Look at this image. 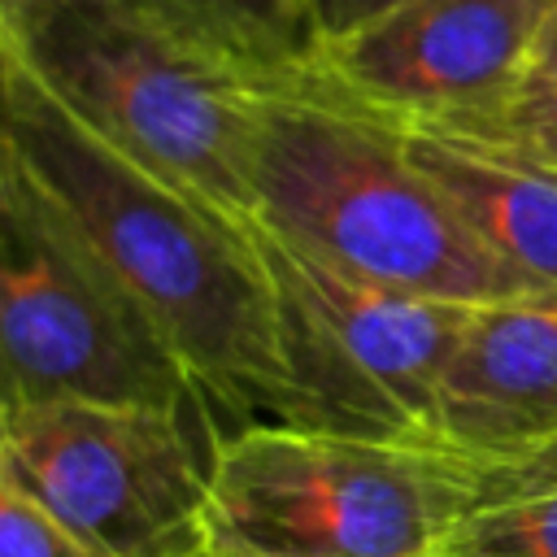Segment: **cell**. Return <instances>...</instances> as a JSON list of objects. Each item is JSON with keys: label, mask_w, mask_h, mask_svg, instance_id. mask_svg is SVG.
<instances>
[{"label": "cell", "mask_w": 557, "mask_h": 557, "mask_svg": "<svg viewBox=\"0 0 557 557\" xmlns=\"http://www.w3.org/2000/svg\"><path fill=\"white\" fill-rule=\"evenodd\" d=\"M9 139L174 352L213 444L252 426H305L274 296L244 222L209 213L117 157L17 61L9 65Z\"/></svg>", "instance_id": "1"}, {"label": "cell", "mask_w": 557, "mask_h": 557, "mask_svg": "<svg viewBox=\"0 0 557 557\" xmlns=\"http://www.w3.org/2000/svg\"><path fill=\"white\" fill-rule=\"evenodd\" d=\"M248 183L261 222L374 283L457 305L535 292L470 235L396 126L313 70L252 87Z\"/></svg>", "instance_id": "2"}, {"label": "cell", "mask_w": 557, "mask_h": 557, "mask_svg": "<svg viewBox=\"0 0 557 557\" xmlns=\"http://www.w3.org/2000/svg\"><path fill=\"white\" fill-rule=\"evenodd\" d=\"M0 26L83 131L209 213L252 218L257 83L122 0H13Z\"/></svg>", "instance_id": "3"}, {"label": "cell", "mask_w": 557, "mask_h": 557, "mask_svg": "<svg viewBox=\"0 0 557 557\" xmlns=\"http://www.w3.org/2000/svg\"><path fill=\"white\" fill-rule=\"evenodd\" d=\"M109 400L200 418L196 392L91 235L0 139V409ZM209 431V426H205Z\"/></svg>", "instance_id": "4"}, {"label": "cell", "mask_w": 557, "mask_h": 557, "mask_svg": "<svg viewBox=\"0 0 557 557\" xmlns=\"http://www.w3.org/2000/svg\"><path fill=\"white\" fill-rule=\"evenodd\" d=\"M466 453L318 426L213 444L209 548L239 557H431Z\"/></svg>", "instance_id": "5"}, {"label": "cell", "mask_w": 557, "mask_h": 557, "mask_svg": "<svg viewBox=\"0 0 557 557\" xmlns=\"http://www.w3.org/2000/svg\"><path fill=\"white\" fill-rule=\"evenodd\" d=\"M265 270L305 426L366 440H435V400L474 305L400 292L244 222Z\"/></svg>", "instance_id": "6"}, {"label": "cell", "mask_w": 557, "mask_h": 557, "mask_svg": "<svg viewBox=\"0 0 557 557\" xmlns=\"http://www.w3.org/2000/svg\"><path fill=\"white\" fill-rule=\"evenodd\" d=\"M0 466L87 557L209 553L205 422L109 400L0 409Z\"/></svg>", "instance_id": "7"}, {"label": "cell", "mask_w": 557, "mask_h": 557, "mask_svg": "<svg viewBox=\"0 0 557 557\" xmlns=\"http://www.w3.org/2000/svg\"><path fill=\"white\" fill-rule=\"evenodd\" d=\"M548 9L553 0H400L326 39L309 70L387 122H487L522 87Z\"/></svg>", "instance_id": "8"}, {"label": "cell", "mask_w": 557, "mask_h": 557, "mask_svg": "<svg viewBox=\"0 0 557 557\" xmlns=\"http://www.w3.org/2000/svg\"><path fill=\"white\" fill-rule=\"evenodd\" d=\"M435 440L470 457L557 440V292L470 309L440 383Z\"/></svg>", "instance_id": "9"}, {"label": "cell", "mask_w": 557, "mask_h": 557, "mask_svg": "<svg viewBox=\"0 0 557 557\" xmlns=\"http://www.w3.org/2000/svg\"><path fill=\"white\" fill-rule=\"evenodd\" d=\"M392 126L470 235L522 283L557 292V170L479 126Z\"/></svg>", "instance_id": "10"}, {"label": "cell", "mask_w": 557, "mask_h": 557, "mask_svg": "<svg viewBox=\"0 0 557 557\" xmlns=\"http://www.w3.org/2000/svg\"><path fill=\"white\" fill-rule=\"evenodd\" d=\"M431 557H557V440L461 461V487Z\"/></svg>", "instance_id": "11"}, {"label": "cell", "mask_w": 557, "mask_h": 557, "mask_svg": "<svg viewBox=\"0 0 557 557\" xmlns=\"http://www.w3.org/2000/svg\"><path fill=\"white\" fill-rule=\"evenodd\" d=\"M213 52L248 83L305 74L322 52L318 0H122Z\"/></svg>", "instance_id": "12"}, {"label": "cell", "mask_w": 557, "mask_h": 557, "mask_svg": "<svg viewBox=\"0 0 557 557\" xmlns=\"http://www.w3.org/2000/svg\"><path fill=\"white\" fill-rule=\"evenodd\" d=\"M479 131H492L509 144H518L522 152H531L535 161L557 170V78H535L527 74L522 87L509 96V104L487 117V122H466Z\"/></svg>", "instance_id": "13"}, {"label": "cell", "mask_w": 557, "mask_h": 557, "mask_svg": "<svg viewBox=\"0 0 557 557\" xmlns=\"http://www.w3.org/2000/svg\"><path fill=\"white\" fill-rule=\"evenodd\" d=\"M0 557H87L0 466Z\"/></svg>", "instance_id": "14"}, {"label": "cell", "mask_w": 557, "mask_h": 557, "mask_svg": "<svg viewBox=\"0 0 557 557\" xmlns=\"http://www.w3.org/2000/svg\"><path fill=\"white\" fill-rule=\"evenodd\" d=\"M400 0H318V26H322V44L339 39L366 22H374L379 13L396 9Z\"/></svg>", "instance_id": "15"}, {"label": "cell", "mask_w": 557, "mask_h": 557, "mask_svg": "<svg viewBox=\"0 0 557 557\" xmlns=\"http://www.w3.org/2000/svg\"><path fill=\"white\" fill-rule=\"evenodd\" d=\"M535 78H557V0L540 26V39H535V57H531V70Z\"/></svg>", "instance_id": "16"}, {"label": "cell", "mask_w": 557, "mask_h": 557, "mask_svg": "<svg viewBox=\"0 0 557 557\" xmlns=\"http://www.w3.org/2000/svg\"><path fill=\"white\" fill-rule=\"evenodd\" d=\"M9 39H4V26H0V139L9 135Z\"/></svg>", "instance_id": "17"}, {"label": "cell", "mask_w": 557, "mask_h": 557, "mask_svg": "<svg viewBox=\"0 0 557 557\" xmlns=\"http://www.w3.org/2000/svg\"><path fill=\"white\" fill-rule=\"evenodd\" d=\"M200 557H239V553H213V548H209V553H200Z\"/></svg>", "instance_id": "18"}, {"label": "cell", "mask_w": 557, "mask_h": 557, "mask_svg": "<svg viewBox=\"0 0 557 557\" xmlns=\"http://www.w3.org/2000/svg\"><path fill=\"white\" fill-rule=\"evenodd\" d=\"M9 4H13V0H0V13H4V9H9Z\"/></svg>", "instance_id": "19"}]
</instances>
